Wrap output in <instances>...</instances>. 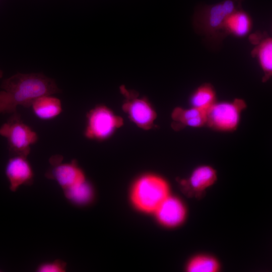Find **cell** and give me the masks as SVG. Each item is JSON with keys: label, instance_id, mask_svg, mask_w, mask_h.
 I'll list each match as a JSON object with an SVG mask.
<instances>
[{"label": "cell", "instance_id": "2e32d148", "mask_svg": "<svg viewBox=\"0 0 272 272\" xmlns=\"http://www.w3.org/2000/svg\"><path fill=\"white\" fill-rule=\"evenodd\" d=\"M215 170L208 165H201L194 169L187 181L188 184L195 191H201L212 185L217 180Z\"/></svg>", "mask_w": 272, "mask_h": 272}, {"label": "cell", "instance_id": "30bf717a", "mask_svg": "<svg viewBox=\"0 0 272 272\" xmlns=\"http://www.w3.org/2000/svg\"><path fill=\"white\" fill-rule=\"evenodd\" d=\"M154 213L162 225L173 227L180 225L184 221L186 209L179 199L169 195L160 203Z\"/></svg>", "mask_w": 272, "mask_h": 272}, {"label": "cell", "instance_id": "277c9868", "mask_svg": "<svg viewBox=\"0 0 272 272\" xmlns=\"http://www.w3.org/2000/svg\"><path fill=\"white\" fill-rule=\"evenodd\" d=\"M0 135L6 138L11 156L27 157L32 146L38 141V135L29 125L24 123L17 112L0 127Z\"/></svg>", "mask_w": 272, "mask_h": 272}, {"label": "cell", "instance_id": "4fadbf2b", "mask_svg": "<svg viewBox=\"0 0 272 272\" xmlns=\"http://www.w3.org/2000/svg\"><path fill=\"white\" fill-rule=\"evenodd\" d=\"M172 118L177 128L200 127L206 124V112L192 107L189 108L177 107L172 112Z\"/></svg>", "mask_w": 272, "mask_h": 272}, {"label": "cell", "instance_id": "8fae6325", "mask_svg": "<svg viewBox=\"0 0 272 272\" xmlns=\"http://www.w3.org/2000/svg\"><path fill=\"white\" fill-rule=\"evenodd\" d=\"M252 27V20L250 15L242 8L230 14L225 19L221 31L222 35H233L244 37L247 35Z\"/></svg>", "mask_w": 272, "mask_h": 272}, {"label": "cell", "instance_id": "5bb4252c", "mask_svg": "<svg viewBox=\"0 0 272 272\" xmlns=\"http://www.w3.org/2000/svg\"><path fill=\"white\" fill-rule=\"evenodd\" d=\"M252 57L257 59L263 72L262 82H267L272 75V39L270 37L262 38L251 51Z\"/></svg>", "mask_w": 272, "mask_h": 272}, {"label": "cell", "instance_id": "7c38bea8", "mask_svg": "<svg viewBox=\"0 0 272 272\" xmlns=\"http://www.w3.org/2000/svg\"><path fill=\"white\" fill-rule=\"evenodd\" d=\"M30 107L34 115L42 120H50L58 117L63 111L60 100L52 95H45L38 97Z\"/></svg>", "mask_w": 272, "mask_h": 272}, {"label": "cell", "instance_id": "52a82bcc", "mask_svg": "<svg viewBox=\"0 0 272 272\" xmlns=\"http://www.w3.org/2000/svg\"><path fill=\"white\" fill-rule=\"evenodd\" d=\"M63 157L56 155L50 158L51 167L45 173V177L57 182L63 190L86 179L83 170L75 161L63 163Z\"/></svg>", "mask_w": 272, "mask_h": 272}, {"label": "cell", "instance_id": "44dd1931", "mask_svg": "<svg viewBox=\"0 0 272 272\" xmlns=\"http://www.w3.org/2000/svg\"><path fill=\"white\" fill-rule=\"evenodd\" d=\"M0 271H1V269H0Z\"/></svg>", "mask_w": 272, "mask_h": 272}, {"label": "cell", "instance_id": "ffe728a7", "mask_svg": "<svg viewBox=\"0 0 272 272\" xmlns=\"http://www.w3.org/2000/svg\"><path fill=\"white\" fill-rule=\"evenodd\" d=\"M3 76V72L0 70V79L2 78Z\"/></svg>", "mask_w": 272, "mask_h": 272}, {"label": "cell", "instance_id": "ac0fdd59", "mask_svg": "<svg viewBox=\"0 0 272 272\" xmlns=\"http://www.w3.org/2000/svg\"><path fill=\"white\" fill-rule=\"evenodd\" d=\"M218 260L209 255H199L191 258L186 266L189 272H216L219 269Z\"/></svg>", "mask_w": 272, "mask_h": 272}, {"label": "cell", "instance_id": "d6986e66", "mask_svg": "<svg viewBox=\"0 0 272 272\" xmlns=\"http://www.w3.org/2000/svg\"><path fill=\"white\" fill-rule=\"evenodd\" d=\"M66 270V263L59 259L42 262L36 268L38 272H64Z\"/></svg>", "mask_w": 272, "mask_h": 272}, {"label": "cell", "instance_id": "5b68a950", "mask_svg": "<svg viewBox=\"0 0 272 272\" xmlns=\"http://www.w3.org/2000/svg\"><path fill=\"white\" fill-rule=\"evenodd\" d=\"M246 107L245 102L239 98L232 101L216 102L206 112V124L219 131H233L237 128L241 113Z\"/></svg>", "mask_w": 272, "mask_h": 272}, {"label": "cell", "instance_id": "3957f363", "mask_svg": "<svg viewBox=\"0 0 272 272\" xmlns=\"http://www.w3.org/2000/svg\"><path fill=\"white\" fill-rule=\"evenodd\" d=\"M167 182L155 175H146L133 184L131 193L134 206L145 213H154L160 203L169 195Z\"/></svg>", "mask_w": 272, "mask_h": 272}, {"label": "cell", "instance_id": "ba28073f", "mask_svg": "<svg viewBox=\"0 0 272 272\" xmlns=\"http://www.w3.org/2000/svg\"><path fill=\"white\" fill-rule=\"evenodd\" d=\"M120 89L127 99L123 108L130 119L141 128L151 127L156 114L151 104L144 98H138L134 92L127 91L124 87Z\"/></svg>", "mask_w": 272, "mask_h": 272}, {"label": "cell", "instance_id": "e0dca14e", "mask_svg": "<svg viewBox=\"0 0 272 272\" xmlns=\"http://www.w3.org/2000/svg\"><path fill=\"white\" fill-rule=\"evenodd\" d=\"M191 107L207 112L216 102V93L210 84H203L192 93L189 99Z\"/></svg>", "mask_w": 272, "mask_h": 272}, {"label": "cell", "instance_id": "6da1fadb", "mask_svg": "<svg viewBox=\"0 0 272 272\" xmlns=\"http://www.w3.org/2000/svg\"><path fill=\"white\" fill-rule=\"evenodd\" d=\"M0 113H14L18 106L30 107L37 98L61 92L55 81L42 73H18L2 82Z\"/></svg>", "mask_w": 272, "mask_h": 272}, {"label": "cell", "instance_id": "7a4b0ae2", "mask_svg": "<svg viewBox=\"0 0 272 272\" xmlns=\"http://www.w3.org/2000/svg\"><path fill=\"white\" fill-rule=\"evenodd\" d=\"M243 0H224L212 5L199 6L195 11L193 23L197 33L209 37H221L226 18L242 8Z\"/></svg>", "mask_w": 272, "mask_h": 272}, {"label": "cell", "instance_id": "8992f818", "mask_svg": "<svg viewBox=\"0 0 272 272\" xmlns=\"http://www.w3.org/2000/svg\"><path fill=\"white\" fill-rule=\"evenodd\" d=\"M122 124V119L103 106H98L87 114L84 134L90 140L100 141L110 136Z\"/></svg>", "mask_w": 272, "mask_h": 272}, {"label": "cell", "instance_id": "9a60e30c", "mask_svg": "<svg viewBox=\"0 0 272 272\" xmlns=\"http://www.w3.org/2000/svg\"><path fill=\"white\" fill-rule=\"evenodd\" d=\"M62 191L68 201L78 206L89 204L93 200L94 195L93 187L87 179Z\"/></svg>", "mask_w": 272, "mask_h": 272}, {"label": "cell", "instance_id": "9c48e42d", "mask_svg": "<svg viewBox=\"0 0 272 272\" xmlns=\"http://www.w3.org/2000/svg\"><path fill=\"white\" fill-rule=\"evenodd\" d=\"M27 158L11 156L6 163L5 173L12 192H16L22 185H31L34 182V172Z\"/></svg>", "mask_w": 272, "mask_h": 272}]
</instances>
